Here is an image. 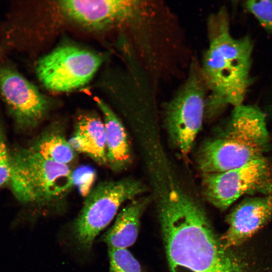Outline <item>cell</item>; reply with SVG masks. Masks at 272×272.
<instances>
[{
    "mask_svg": "<svg viewBox=\"0 0 272 272\" xmlns=\"http://www.w3.org/2000/svg\"><path fill=\"white\" fill-rule=\"evenodd\" d=\"M158 210L171 272H245L192 197L172 189L161 198Z\"/></svg>",
    "mask_w": 272,
    "mask_h": 272,
    "instance_id": "cell-1",
    "label": "cell"
},
{
    "mask_svg": "<svg viewBox=\"0 0 272 272\" xmlns=\"http://www.w3.org/2000/svg\"><path fill=\"white\" fill-rule=\"evenodd\" d=\"M209 43L200 67L207 91L205 117L211 119L227 105L243 104L249 84L252 45L248 37L231 34L224 12L209 20Z\"/></svg>",
    "mask_w": 272,
    "mask_h": 272,
    "instance_id": "cell-2",
    "label": "cell"
},
{
    "mask_svg": "<svg viewBox=\"0 0 272 272\" xmlns=\"http://www.w3.org/2000/svg\"><path fill=\"white\" fill-rule=\"evenodd\" d=\"M265 113L243 104L234 107L224 129L199 148L197 163L202 174L218 173L264 157L269 147Z\"/></svg>",
    "mask_w": 272,
    "mask_h": 272,
    "instance_id": "cell-3",
    "label": "cell"
},
{
    "mask_svg": "<svg viewBox=\"0 0 272 272\" xmlns=\"http://www.w3.org/2000/svg\"><path fill=\"white\" fill-rule=\"evenodd\" d=\"M73 172L68 165L48 159L27 145L11 152L9 184L21 202L51 206L62 201L75 186Z\"/></svg>",
    "mask_w": 272,
    "mask_h": 272,
    "instance_id": "cell-4",
    "label": "cell"
},
{
    "mask_svg": "<svg viewBox=\"0 0 272 272\" xmlns=\"http://www.w3.org/2000/svg\"><path fill=\"white\" fill-rule=\"evenodd\" d=\"M146 190L142 182L131 178L102 181L93 188L71 228V238L79 250L90 251L97 236L112 220L120 206Z\"/></svg>",
    "mask_w": 272,
    "mask_h": 272,
    "instance_id": "cell-5",
    "label": "cell"
},
{
    "mask_svg": "<svg viewBox=\"0 0 272 272\" xmlns=\"http://www.w3.org/2000/svg\"><path fill=\"white\" fill-rule=\"evenodd\" d=\"M194 65L186 81L166 108L168 133L173 145L183 155L192 149L205 117L207 90L200 67Z\"/></svg>",
    "mask_w": 272,
    "mask_h": 272,
    "instance_id": "cell-6",
    "label": "cell"
},
{
    "mask_svg": "<svg viewBox=\"0 0 272 272\" xmlns=\"http://www.w3.org/2000/svg\"><path fill=\"white\" fill-rule=\"evenodd\" d=\"M201 185L206 199L225 210L246 194H272V165L264 157L230 170L202 174Z\"/></svg>",
    "mask_w": 272,
    "mask_h": 272,
    "instance_id": "cell-7",
    "label": "cell"
},
{
    "mask_svg": "<svg viewBox=\"0 0 272 272\" xmlns=\"http://www.w3.org/2000/svg\"><path fill=\"white\" fill-rule=\"evenodd\" d=\"M102 60L98 53L73 45H64L41 58L36 71L45 88L55 92H69L87 84Z\"/></svg>",
    "mask_w": 272,
    "mask_h": 272,
    "instance_id": "cell-8",
    "label": "cell"
},
{
    "mask_svg": "<svg viewBox=\"0 0 272 272\" xmlns=\"http://www.w3.org/2000/svg\"><path fill=\"white\" fill-rule=\"evenodd\" d=\"M0 95L17 128L32 129L46 116L49 103L39 90L7 63L0 64Z\"/></svg>",
    "mask_w": 272,
    "mask_h": 272,
    "instance_id": "cell-9",
    "label": "cell"
},
{
    "mask_svg": "<svg viewBox=\"0 0 272 272\" xmlns=\"http://www.w3.org/2000/svg\"><path fill=\"white\" fill-rule=\"evenodd\" d=\"M62 12L83 26L99 29L123 23L134 18L142 4L137 1H62Z\"/></svg>",
    "mask_w": 272,
    "mask_h": 272,
    "instance_id": "cell-10",
    "label": "cell"
},
{
    "mask_svg": "<svg viewBox=\"0 0 272 272\" xmlns=\"http://www.w3.org/2000/svg\"><path fill=\"white\" fill-rule=\"evenodd\" d=\"M272 219V194L246 198L227 217L228 228L221 241L226 248L240 245Z\"/></svg>",
    "mask_w": 272,
    "mask_h": 272,
    "instance_id": "cell-11",
    "label": "cell"
},
{
    "mask_svg": "<svg viewBox=\"0 0 272 272\" xmlns=\"http://www.w3.org/2000/svg\"><path fill=\"white\" fill-rule=\"evenodd\" d=\"M76 152L85 153L101 165H108L104 122L90 113L78 117L73 135L69 141Z\"/></svg>",
    "mask_w": 272,
    "mask_h": 272,
    "instance_id": "cell-12",
    "label": "cell"
},
{
    "mask_svg": "<svg viewBox=\"0 0 272 272\" xmlns=\"http://www.w3.org/2000/svg\"><path fill=\"white\" fill-rule=\"evenodd\" d=\"M96 103L104 117L108 165L115 172L126 169L131 161V152L125 129L112 110L102 100Z\"/></svg>",
    "mask_w": 272,
    "mask_h": 272,
    "instance_id": "cell-13",
    "label": "cell"
},
{
    "mask_svg": "<svg viewBox=\"0 0 272 272\" xmlns=\"http://www.w3.org/2000/svg\"><path fill=\"white\" fill-rule=\"evenodd\" d=\"M149 201L147 197L134 199L122 209L101 238L108 248L127 249L133 244L139 234L142 215Z\"/></svg>",
    "mask_w": 272,
    "mask_h": 272,
    "instance_id": "cell-14",
    "label": "cell"
},
{
    "mask_svg": "<svg viewBox=\"0 0 272 272\" xmlns=\"http://www.w3.org/2000/svg\"><path fill=\"white\" fill-rule=\"evenodd\" d=\"M28 145L40 155L58 163L69 165L76 157V151L57 127L46 129Z\"/></svg>",
    "mask_w": 272,
    "mask_h": 272,
    "instance_id": "cell-15",
    "label": "cell"
},
{
    "mask_svg": "<svg viewBox=\"0 0 272 272\" xmlns=\"http://www.w3.org/2000/svg\"><path fill=\"white\" fill-rule=\"evenodd\" d=\"M109 272H143L141 265L127 249L108 248Z\"/></svg>",
    "mask_w": 272,
    "mask_h": 272,
    "instance_id": "cell-16",
    "label": "cell"
},
{
    "mask_svg": "<svg viewBox=\"0 0 272 272\" xmlns=\"http://www.w3.org/2000/svg\"><path fill=\"white\" fill-rule=\"evenodd\" d=\"M244 6L265 30L272 33V1H247Z\"/></svg>",
    "mask_w": 272,
    "mask_h": 272,
    "instance_id": "cell-17",
    "label": "cell"
},
{
    "mask_svg": "<svg viewBox=\"0 0 272 272\" xmlns=\"http://www.w3.org/2000/svg\"><path fill=\"white\" fill-rule=\"evenodd\" d=\"M96 173L93 169L88 166L80 167L74 171L73 179L75 186H77L83 196H87L92 189Z\"/></svg>",
    "mask_w": 272,
    "mask_h": 272,
    "instance_id": "cell-18",
    "label": "cell"
},
{
    "mask_svg": "<svg viewBox=\"0 0 272 272\" xmlns=\"http://www.w3.org/2000/svg\"><path fill=\"white\" fill-rule=\"evenodd\" d=\"M11 168V152L9 150L0 116V178L7 175Z\"/></svg>",
    "mask_w": 272,
    "mask_h": 272,
    "instance_id": "cell-19",
    "label": "cell"
}]
</instances>
